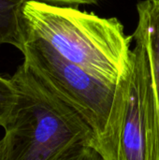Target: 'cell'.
I'll list each match as a JSON object with an SVG mask.
<instances>
[{
    "label": "cell",
    "instance_id": "6da1fadb",
    "mask_svg": "<svg viewBox=\"0 0 159 160\" xmlns=\"http://www.w3.org/2000/svg\"><path fill=\"white\" fill-rule=\"evenodd\" d=\"M24 31L94 76L116 84L130 63L133 36L116 18H103L75 7L27 0Z\"/></svg>",
    "mask_w": 159,
    "mask_h": 160
},
{
    "label": "cell",
    "instance_id": "7a4b0ae2",
    "mask_svg": "<svg viewBox=\"0 0 159 160\" xmlns=\"http://www.w3.org/2000/svg\"><path fill=\"white\" fill-rule=\"evenodd\" d=\"M10 79L17 98L3 127L5 160H58L77 147L92 144V128L23 63Z\"/></svg>",
    "mask_w": 159,
    "mask_h": 160
},
{
    "label": "cell",
    "instance_id": "3957f363",
    "mask_svg": "<svg viewBox=\"0 0 159 160\" xmlns=\"http://www.w3.org/2000/svg\"><path fill=\"white\" fill-rule=\"evenodd\" d=\"M136 40L107 126L92 142L103 160H159V109L149 59Z\"/></svg>",
    "mask_w": 159,
    "mask_h": 160
},
{
    "label": "cell",
    "instance_id": "277c9868",
    "mask_svg": "<svg viewBox=\"0 0 159 160\" xmlns=\"http://www.w3.org/2000/svg\"><path fill=\"white\" fill-rule=\"evenodd\" d=\"M24 66L92 128L104 131L113 103L115 86L60 55L44 40L24 31Z\"/></svg>",
    "mask_w": 159,
    "mask_h": 160
},
{
    "label": "cell",
    "instance_id": "5b68a950",
    "mask_svg": "<svg viewBox=\"0 0 159 160\" xmlns=\"http://www.w3.org/2000/svg\"><path fill=\"white\" fill-rule=\"evenodd\" d=\"M137 11L138 24L132 36L145 48L159 109V0L139 2Z\"/></svg>",
    "mask_w": 159,
    "mask_h": 160
},
{
    "label": "cell",
    "instance_id": "8992f818",
    "mask_svg": "<svg viewBox=\"0 0 159 160\" xmlns=\"http://www.w3.org/2000/svg\"><path fill=\"white\" fill-rule=\"evenodd\" d=\"M27 0H0V45L22 52L24 44L23 7Z\"/></svg>",
    "mask_w": 159,
    "mask_h": 160
},
{
    "label": "cell",
    "instance_id": "52a82bcc",
    "mask_svg": "<svg viewBox=\"0 0 159 160\" xmlns=\"http://www.w3.org/2000/svg\"><path fill=\"white\" fill-rule=\"evenodd\" d=\"M17 91L10 78L0 75V127H4L16 102Z\"/></svg>",
    "mask_w": 159,
    "mask_h": 160
},
{
    "label": "cell",
    "instance_id": "ba28073f",
    "mask_svg": "<svg viewBox=\"0 0 159 160\" xmlns=\"http://www.w3.org/2000/svg\"><path fill=\"white\" fill-rule=\"evenodd\" d=\"M58 160H103L98 152L91 145H82L77 147Z\"/></svg>",
    "mask_w": 159,
    "mask_h": 160
},
{
    "label": "cell",
    "instance_id": "9c48e42d",
    "mask_svg": "<svg viewBox=\"0 0 159 160\" xmlns=\"http://www.w3.org/2000/svg\"><path fill=\"white\" fill-rule=\"evenodd\" d=\"M50 5L55 6H67V7H76L79 5H91L96 4L98 0H35Z\"/></svg>",
    "mask_w": 159,
    "mask_h": 160
},
{
    "label": "cell",
    "instance_id": "30bf717a",
    "mask_svg": "<svg viewBox=\"0 0 159 160\" xmlns=\"http://www.w3.org/2000/svg\"><path fill=\"white\" fill-rule=\"evenodd\" d=\"M0 160H5V146L3 139L0 140Z\"/></svg>",
    "mask_w": 159,
    "mask_h": 160
}]
</instances>
